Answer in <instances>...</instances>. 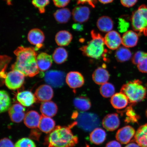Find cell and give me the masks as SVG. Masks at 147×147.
I'll use <instances>...</instances> for the list:
<instances>
[{"label":"cell","instance_id":"cell-1","mask_svg":"<svg viewBox=\"0 0 147 147\" xmlns=\"http://www.w3.org/2000/svg\"><path fill=\"white\" fill-rule=\"evenodd\" d=\"M16 57L15 62L12 64V70L20 71L25 76L33 77L39 73L36 62L37 53L32 47L20 46L14 51Z\"/></svg>","mask_w":147,"mask_h":147},{"label":"cell","instance_id":"cell-2","mask_svg":"<svg viewBox=\"0 0 147 147\" xmlns=\"http://www.w3.org/2000/svg\"><path fill=\"white\" fill-rule=\"evenodd\" d=\"M77 125L75 122L68 127L57 126L51 132L48 138L49 147H74L78 144V137L71 129Z\"/></svg>","mask_w":147,"mask_h":147},{"label":"cell","instance_id":"cell-3","mask_svg":"<svg viewBox=\"0 0 147 147\" xmlns=\"http://www.w3.org/2000/svg\"><path fill=\"white\" fill-rule=\"evenodd\" d=\"M92 39L80 49L83 54L88 57L99 59L105 55L104 38L94 30L91 32Z\"/></svg>","mask_w":147,"mask_h":147},{"label":"cell","instance_id":"cell-4","mask_svg":"<svg viewBox=\"0 0 147 147\" xmlns=\"http://www.w3.org/2000/svg\"><path fill=\"white\" fill-rule=\"evenodd\" d=\"M121 92L127 97L129 103H137L146 98L147 91L142 82L138 80L127 83L123 85Z\"/></svg>","mask_w":147,"mask_h":147},{"label":"cell","instance_id":"cell-5","mask_svg":"<svg viewBox=\"0 0 147 147\" xmlns=\"http://www.w3.org/2000/svg\"><path fill=\"white\" fill-rule=\"evenodd\" d=\"M131 26L135 32L147 36V6L140 5L137 10L134 11L131 16Z\"/></svg>","mask_w":147,"mask_h":147},{"label":"cell","instance_id":"cell-6","mask_svg":"<svg viewBox=\"0 0 147 147\" xmlns=\"http://www.w3.org/2000/svg\"><path fill=\"white\" fill-rule=\"evenodd\" d=\"M75 119L78 127L86 131H92L100 125L98 116L92 113L82 111L78 113Z\"/></svg>","mask_w":147,"mask_h":147},{"label":"cell","instance_id":"cell-7","mask_svg":"<svg viewBox=\"0 0 147 147\" xmlns=\"http://www.w3.org/2000/svg\"><path fill=\"white\" fill-rule=\"evenodd\" d=\"M25 76L20 71L12 70L5 75V82L9 89L16 90L21 88L24 82Z\"/></svg>","mask_w":147,"mask_h":147},{"label":"cell","instance_id":"cell-8","mask_svg":"<svg viewBox=\"0 0 147 147\" xmlns=\"http://www.w3.org/2000/svg\"><path fill=\"white\" fill-rule=\"evenodd\" d=\"M65 78V73L63 71L51 70L45 73V80L51 87L60 88L63 86Z\"/></svg>","mask_w":147,"mask_h":147},{"label":"cell","instance_id":"cell-9","mask_svg":"<svg viewBox=\"0 0 147 147\" xmlns=\"http://www.w3.org/2000/svg\"><path fill=\"white\" fill-rule=\"evenodd\" d=\"M135 129L131 126L127 125L121 128L117 131L115 137L117 140L122 144H127L135 136Z\"/></svg>","mask_w":147,"mask_h":147},{"label":"cell","instance_id":"cell-10","mask_svg":"<svg viewBox=\"0 0 147 147\" xmlns=\"http://www.w3.org/2000/svg\"><path fill=\"white\" fill-rule=\"evenodd\" d=\"M104 40L105 44L108 48L113 50L118 49L122 44V38L120 35L114 30L107 33Z\"/></svg>","mask_w":147,"mask_h":147},{"label":"cell","instance_id":"cell-11","mask_svg":"<svg viewBox=\"0 0 147 147\" xmlns=\"http://www.w3.org/2000/svg\"><path fill=\"white\" fill-rule=\"evenodd\" d=\"M90 10L89 7L86 6H78L73 9L72 12L73 19L75 22L82 23L89 20Z\"/></svg>","mask_w":147,"mask_h":147},{"label":"cell","instance_id":"cell-12","mask_svg":"<svg viewBox=\"0 0 147 147\" xmlns=\"http://www.w3.org/2000/svg\"><path fill=\"white\" fill-rule=\"evenodd\" d=\"M34 95L37 100L45 102L51 100L54 95V92L51 86L43 84L36 89Z\"/></svg>","mask_w":147,"mask_h":147},{"label":"cell","instance_id":"cell-13","mask_svg":"<svg viewBox=\"0 0 147 147\" xmlns=\"http://www.w3.org/2000/svg\"><path fill=\"white\" fill-rule=\"evenodd\" d=\"M25 108L20 104H15L9 108L8 113L12 122L19 123L22 122L25 115Z\"/></svg>","mask_w":147,"mask_h":147},{"label":"cell","instance_id":"cell-14","mask_svg":"<svg viewBox=\"0 0 147 147\" xmlns=\"http://www.w3.org/2000/svg\"><path fill=\"white\" fill-rule=\"evenodd\" d=\"M66 82L69 87L76 89L84 85V80L83 76L80 73L71 71L68 73L66 76Z\"/></svg>","mask_w":147,"mask_h":147},{"label":"cell","instance_id":"cell-15","mask_svg":"<svg viewBox=\"0 0 147 147\" xmlns=\"http://www.w3.org/2000/svg\"><path fill=\"white\" fill-rule=\"evenodd\" d=\"M120 121L117 113L109 114L105 116L103 119V127L108 131H113L120 125Z\"/></svg>","mask_w":147,"mask_h":147},{"label":"cell","instance_id":"cell-16","mask_svg":"<svg viewBox=\"0 0 147 147\" xmlns=\"http://www.w3.org/2000/svg\"><path fill=\"white\" fill-rule=\"evenodd\" d=\"M45 38L43 31L38 28L32 29L29 31L28 34L27 39L28 41L32 45H36L38 48L41 47Z\"/></svg>","mask_w":147,"mask_h":147},{"label":"cell","instance_id":"cell-17","mask_svg":"<svg viewBox=\"0 0 147 147\" xmlns=\"http://www.w3.org/2000/svg\"><path fill=\"white\" fill-rule=\"evenodd\" d=\"M110 102L114 108L118 110L125 108L129 103L127 97L121 92L111 97Z\"/></svg>","mask_w":147,"mask_h":147},{"label":"cell","instance_id":"cell-18","mask_svg":"<svg viewBox=\"0 0 147 147\" xmlns=\"http://www.w3.org/2000/svg\"><path fill=\"white\" fill-rule=\"evenodd\" d=\"M122 44L127 48L135 47L139 41L138 35L133 30H128L124 32L122 36Z\"/></svg>","mask_w":147,"mask_h":147},{"label":"cell","instance_id":"cell-19","mask_svg":"<svg viewBox=\"0 0 147 147\" xmlns=\"http://www.w3.org/2000/svg\"><path fill=\"white\" fill-rule=\"evenodd\" d=\"M41 116L36 111L31 110L28 112L24 118V123L28 127L36 128L38 127Z\"/></svg>","mask_w":147,"mask_h":147},{"label":"cell","instance_id":"cell-20","mask_svg":"<svg viewBox=\"0 0 147 147\" xmlns=\"http://www.w3.org/2000/svg\"><path fill=\"white\" fill-rule=\"evenodd\" d=\"M53 58L45 53H42L36 57V62L39 70L45 71L51 67L53 63Z\"/></svg>","mask_w":147,"mask_h":147},{"label":"cell","instance_id":"cell-21","mask_svg":"<svg viewBox=\"0 0 147 147\" xmlns=\"http://www.w3.org/2000/svg\"><path fill=\"white\" fill-rule=\"evenodd\" d=\"M17 100L20 104L24 107H29L36 102L37 100L34 94L29 91H23L18 94Z\"/></svg>","mask_w":147,"mask_h":147},{"label":"cell","instance_id":"cell-22","mask_svg":"<svg viewBox=\"0 0 147 147\" xmlns=\"http://www.w3.org/2000/svg\"><path fill=\"white\" fill-rule=\"evenodd\" d=\"M109 77V72L104 67L98 68L94 71L92 74L93 81L99 85H102L107 82Z\"/></svg>","mask_w":147,"mask_h":147},{"label":"cell","instance_id":"cell-23","mask_svg":"<svg viewBox=\"0 0 147 147\" xmlns=\"http://www.w3.org/2000/svg\"><path fill=\"white\" fill-rule=\"evenodd\" d=\"M40 110L42 115L51 117L56 115L57 113L58 107L55 103L49 101L42 103Z\"/></svg>","mask_w":147,"mask_h":147},{"label":"cell","instance_id":"cell-24","mask_svg":"<svg viewBox=\"0 0 147 147\" xmlns=\"http://www.w3.org/2000/svg\"><path fill=\"white\" fill-rule=\"evenodd\" d=\"M134 139L140 147H147V123L140 127Z\"/></svg>","mask_w":147,"mask_h":147},{"label":"cell","instance_id":"cell-25","mask_svg":"<svg viewBox=\"0 0 147 147\" xmlns=\"http://www.w3.org/2000/svg\"><path fill=\"white\" fill-rule=\"evenodd\" d=\"M96 25L97 28L101 32L108 33L113 30V22L111 18L108 16H103L97 20Z\"/></svg>","mask_w":147,"mask_h":147},{"label":"cell","instance_id":"cell-26","mask_svg":"<svg viewBox=\"0 0 147 147\" xmlns=\"http://www.w3.org/2000/svg\"><path fill=\"white\" fill-rule=\"evenodd\" d=\"M38 127L45 133H51L55 128V122L51 117L42 115Z\"/></svg>","mask_w":147,"mask_h":147},{"label":"cell","instance_id":"cell-27","mask_svg":"<svg viewBox=\"0 0 147 147\" xmlns=\"http://www.w3.org/2000/svg\"><path fill=\"white\" fill-rule=\"evenodd\" d=\"M106 133L102 129L97 127L94 129L90 135V140L95 145L102 144L105 141Z\"/></svg>","mask_w":147,"mask_h":147},{"label":"cell","instance_id":"cell-28","mask_svg":"<svg viewBox=\"0 0 147 147\" xmlns=\"http://www.w3.org/2000/svg\"><path fill=\"white\" fill-rule=\"evenodd\" d=\"M73 39L72 35L68 31L61 30L55 36V40L58 46L64 47L68 45Z\"/></svg>","mask_w":147,"mask_h":147},{"label":"cell","instance_id":"cell-29","mask_svg":"<svg viewBox=\"0 0 147 147\" xmlns=\"http://www.w3.org/2000/svg\"><path fill=\"white\" fill-rule=\"evenodd\" d=\"M73 104L77 109L82 112L88 111L91 107L90 100L85 96L76 97L74 100Z\"/></svg>","mask_w":147,"mask_h":147},{"label":"cell","instance_id":"cell-30","mask_svg":"<svg viewBox=\"0 0 147 147\" xmlns=\"http://www.w3.org/2000/svg\"><path fill=\"white\" fill-rule=\"evenodd\" d=\"M71 15V12L69 9L63 8L56 10L54 14V16L55 20L58 22L65 24L69 21Z\"/></svg>","mask_w":147,"mask_h":147},{"label":"cell","instance_id":"cell-31","mask_svg":"<svg viewBox=\"0 0 147 147\" xmlns=\"http://www.w3.org/2000/svg\"><path fill=\"white\" fill-rule=\"evenodd\" d=\"M115 57L119 62H126L131 58L132 53L129 49L123 46L119 47L117 49L115 53Z\"/></svg>","mask_w":147,"mask_h":147},{"label":"cell","instance_id":"cell-32","mask_svg":"<svg viewBox=\"0 0 147 147\" xmlns=\"http://www.w3.org/2000/svg\"><path fill=\"white\" fill-rule=\"evenodd\" d=\"M68 57L67 51L63 47H59L55 49L52 58L55 63L61 64L65 62Z\"/></svg>","mask_w":147,"mask_h":147},{"label":"cell","instance_id":"cell-33","mask_svg":"<svg viewBox=\"0 0 147 147\" xmlns=\"http://www.w3.org/2000/svg\"><path fill=\"white\" fill-rule=\"evenodd\" d=\"M1 96V113H4L9 110L11 107V100L7 92L5 90L0 92Z\"/></svg>","mask_w":147,"mask_h":147},{"label":"cell","instance_id":"cell-34","mask_svg":"<svg viewBox=\"0 0 147 147\" xmlns=\"http://www.w3.org/2000/svg\"><path fill=\"white\" fill-rule=\"evenodd\" d=\"M101 95L105 98H109L115 94V89L114 86L110 83L106 82L101 85L100 88Z\"/></svg>","mask_w":147,"mask_h":147},{"label":"cell","instance_id":"cell-35","mask_svg":"<svg viewBox=\"0 0 147 147\" xmlns=\"http://www.w3.org/2000/svg\"><path fill=\"white\" fill-rule=\"evenodd\" d=\"M49 1L50 0H32V3L38 9L40 13L43 14L45 12V7L49 4Z\"/></svg>","mask_w":147,"mask_h":147},{"label":"cell","instance_id":"cell-36","mask_svg":"<svg viewBox=\"0 0 147 147\" xmlns=\"http://www.w3.org/2000/svg\"><path fill=\"white\" fill-rule=\"evenodd\" d=\"M14 147H36V144L32 140L28 138H23L18 140L14 145Z\"/></svg>","mask_w":147,"mask_h":147},{"label":"cell","instance_id":"cell-37","mask_svg":"<svg viewBox=\"0 0 147 147\" xmlns=\"http://www.w3.org/2000/svg\"><path fill=\"white\" fill-rule=\"evenodd\" d=\"M127 117L125 121L127 122H136L138 118L135 112L134 111L133 108L131 107H129L125 110Z\"/></svg>","mask_w":147,"mask_h":147},{"label":"cell","instance_id":"cell-38","mask_svg":"<svg viewBox=\"0 0 147 147\" xmlns=\"http://www.w3.org/2000/svg\"><path fill=\"white\" fill-rule=\"evenodd\" d=\"M137 65L140 71L142 73H147V53Z\"/></svg>","mask_w":147,"mask_h":147},{"label":"cell","instance_id":"cell-39","mask_svg":"<svg viewBox=\"0 0 147 147\" xmlns=\"http://www.w3.org/2000/svg\"><path fill=\"white\" fill-rule=\"evenodd\" d=\"M129 26V23L123 18H119V21L118 28L120 32H125L127 31Z\"/></svg>","mask_w":147,"mask_h":147},{"label":"cell","instance_id":"cell-40","mask_svg":"<svg viewBox=\"0 0 147 147\" xmlns=\"http://www.w3.org/2000/svg\"><path fill=\"white\" fill-rule=\"evenodd\" d=\"M146 53L141 51H137L134 54L132 58V61L133 63L135 65H137L141 60L146 55Z\"/></svg>","mask_w":147,"mask_h":147},{"label":"cell","instance_id":"cell-41","mask_svg":"<svg viewBox=\"0 0 147 147\" xmlns=\"http://www.w3.org/2000/svg\"><path fill=\"white\" fill-rule=\"evenodd\" d=\"M70 0H53V3L55 6L62 8L68 5Z\"/></svg>","mask_w":147,"mask_h":147},{"label":"cell","instance_id":"cell-42","mask_svg":"<svg viewBox=\"0 0 147 147\" xmlns=\"http://www.w3.org/2000/svg\"><path fill=\"white\" fill-rule=\"evenodd\" d=\"M78 5L88 4L95 8L97 2V0H76Z\"/></svg>","mask_w":147,"mask_h":147},{"label":"cell","instance_id":"cell-43","mask_svg":"<svg viewBox=\"0 0 147 147\" xmlns=\"http://www.w3.org/2000/svg\"><path fill=\"white\" fill-rule=\"evenodd\" d=\"M0 147H14V146L10 140L7 138H4L1 140Z\"/></svg>","mask_w":147,"mask_h":147},{"label":"cell","instance_id":"cell-44","mask_svg":"<svg viewBox=\"0 0 147 147\" xmlns=\"http://www.w3.org/2000/svg\"><path fill=\"white\" fill-rule=\"evenodd\" d=\"M121 4L126 8H130L134 6L138 0H120Z\"/></svg>","mask_w":147,"mask_h":147},{"label":"cell","instance_id":"cell-45","mask_svg":"<svg viewBox=\"0 0 147 147\" xmlns=\"http://www.w3.org/2000/svg\"><path fill=\"white\" fill-rule=\"evenodd\" d=\"M72 28L73 30L80 32H82L84 29V26L79 23L73 24Z\"/></svg>","mask_w":147,"mask_h":147},{"label":"cell","instance_id":"cell-46","mask_svg":"<svg viewBox=\"0 0 147 147\" xmlns=\"http://www.w3.org/2000/svg\"><path fill=\"white\" fill-rule=\"evenodd\" d=\"M105 147H122V146L119 141L113 140L108 142Z\"/></svg>","mask_w":147,"mask_h":147},{"label":"cell","instance_id":"cell-47","mask_svg":"<svg viewBox=\"0 0 147 147\" xmlns=\"http://www.w3.org/2000/svg\"><path fill=\"white\" fill-rule=\"evenodd\" d=\"M125 147H140L137 143L131 142L128 143Z\"/></svg>","mask_w":147,"mask_h":147},{"label":"cell","instance_id":"cell-48","mask_svg":"<svg viewBox=\"0 0 147 147\" xmlns=\"http://www.w3.org/2000/svg\"><path fill=\"white\" fill-rule=\"evenodd\" d=\"M98 1L102 4H107L112 3L114 0H98Z\"/></svg>","mask_w":147,"mask_h":147},{"label":"cell","instance_id":"cell-49","mask_svg":"<svg viewBox=\"0 0 147 147\" xmlns=\"http://www.w3.org/2000/svg\"><path fill=\"white\" fill-rule=\"evenodd\" d=\"M146 117H147V109L146 110Z\"/></svg>","mask_w":147,"mask_h":147}]
</instances>
